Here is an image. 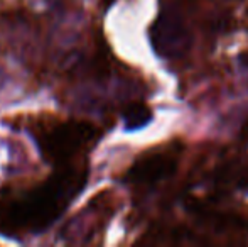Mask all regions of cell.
Listing matches in <instances>:
<instances>
[{
	"mask_svg": "<svg viewBox=\"0 0 248 247\" xmlns=\"http://www.w3.org/2000/svg\"><path fill=\"white\" fill-rule=\"evenodd\" d=\"M86 173L62 168L44 183L16 198L0 201V232L5 235L39 234L66 210L83 190Z\"/></svg>",
	"mask_w": 248,
	"mask_h": 247,
	"instance_id": "1",
	"label": "cell"
},
{
	"mask_svg": "<svg viewBox=\"0 0 248 247\" xmlns=\"http://www.w3.org/2000/svg\"><path fill=\"white\" fill-rule=\"evenodd\" d=\"M177 169V152H149L128 168L125 181L139 186H150L169 178Z\"/></svg>",
	"mask_w": 248,
	"mask_h": 247,
	"instance_id": "4",
	"label": "cell"
},
{
	"mask_svg": "<svg viewBox=\"0 0 248 247\" xmlns=\"http://www.w3.org/2000/svg\"><path fill=\"white\" fill-rule=\"evenodd\" d=\"M98 137V131L93 124L83 120H66L37 134L41 154L52 165H64L68 159L92 146Z\"/></svg>",
	"mask_w": 248,
	"mask_h": 247,
	"instance_id": "2",
	"label": "cell"
},
{
	"mask_svg": "<svg viewBox=\"0 0 248 247\" xmlns=\"http://www.w3.org/2000/svg\"><path fill=\"white\" fill-rule=\"evenodd\" d=\"M186 208L191 215L208 229L216 232H248V220L232 212H221L201 203L199 200H187Z\"/></svg>",
	"mask_w": 248,
	"mask_h": 247,
	"instance_id": "5",
	"label": "cell"
},
{
	"mask_svg": "<svg viewBox=\"0 0 248 247\" xmlns=\"http://www.w3.org/2000/svg\"><path fill=\"white\" fill-rule=\"evenodd\" d=\"M149 39L162 60H181L193 46L189 27L174 5L160 9L149 29Z\"/></svg>",
	"mask_w": 248,
	"mask_h": 247,
	"instance_id": "3",
	"label": "cell"
},
{
	"mask_svg": "<svg viewBox=\"0 0 248 247\" xmlns=\"http://www.w3.org/2000/svg\"><path fill=\"white\" fill-rule=\"evenodd\" d=\"M152 120V112L145 103L134 102L124 110V124L128 131H137L145 127Z\"/></svg>",
	"mask_w": 248,
	"mask_h": 247,
	"instance_id": "6",
	"label": "cell"
}]
</instances>
